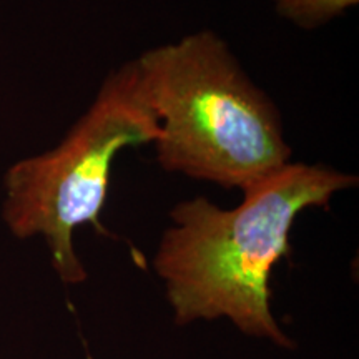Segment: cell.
<instances>
[{
	"label": "cell",
	"instance_id": "2",
	"mask_svg": "<svg viewBox=\"0 0 359 359\" xmlns=\"http://www.w3.org/2000/svg\"><path fill=\"white\" fill-rule=\"evenodd\" d=\"M165 172L245 191L291 161L281 111L213 30L137 57Z\"/></svg>",
	"mask_w": 359,
	"mask_h": 359
},
{
	"label": "cell",
	"instance_id": "3",
	"mask_svg": "<svg viewBox=\"0 0 359 359\" xmlns=\"http://www.w3.org/2000/svg\"><path fill=\"white\" fill-rule=\"evenodd\" d=\"M158 137V116L137 58L125 62L103 79L87 111L58 145L15 161L4 173L2 219L8 231L19 240L43 238L60 281L85 283L88 273L75 251V230L92 224L111 236L100 215L116 156Z\"/></svg>",
	"mask_w": 359,
	"mask_h": 359
},
{
	"label": "cell",
	"instance_id": "5",
	"mask_svg": "<svg viewBox=\"0 0 359 359\" xmlns=\"http://www.w3.org/2000/svg\"><path fill=\"white\" fill-rule=\"evenodd\" d=\"M87 359H92V358H90V356H88V358H87Z\"/></svg>",
	"mask_w": 359,
	"mask_h": 359
},
{
	"label": "cell",
	"instance_id": "4",
	"mask_svg": "<svg viewBox=\"0 0 359 359\" xmlns=\"http://www.w3.org/2000/svg\"><path fill=\"white\" fill-rule=\"evenodd\" d=\"M278 15L303 30H314L344 15L359 0H268Z\"/></svg>",
	"mask_w": 359,
	"mask_h": 359
},
{
	"label": "cell",
	"instance_id": "1",
	"mask_svg": "<svg viewBox=\"0 0 359 359\" xmlns=\"http://www.w3.org/2000/svg\"><path fill=\"white\" fill-rule=\"evenodd\" d=\"M358 185V177L330 165L290 161L246 188L235 208L205 196L180 201L161 235L154 268L178 326L226 318L241 333L294 348L271 311L269 278L290 257L291 228L303 212L327 210Z\"/></svg>",
	"mask_w": 359,
	"mask_h": 359
}]
</instances>
